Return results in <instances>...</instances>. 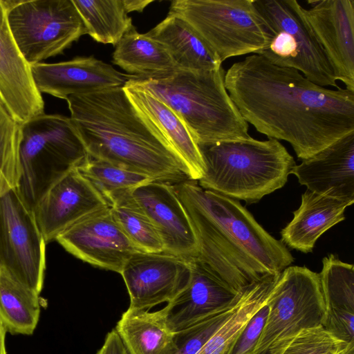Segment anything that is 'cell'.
<instances>
[{
	"mask_svg": "<svg viewBox=\"0 0 354 354\" xmlns=\"http://www.w3.org/2000/svg\"><path fill=\"white\" fill-rule=\"evenodd\" d=\"M225 86L248 123L288 142L301 160L354 131V91L320 86L260 55L233 64Z\"/></svg>",
	"mask_w": 354,
	"mask_h": 354,
	"instance_id": "6da1fadb",
	"label": "cell"
},
{
	"mask_svg": "<svg viewBox=\"0 0 354 354\" xmlns=\"http://www.w3.org/2000/svg\"><path fill=\"white\" fill-rule=\"evenodd\" d=\"M174 187L194 227L198 257L239 290L281 272L294 257L238 200L187 180Z\"/></svg>",
	"mask_w": 354,
	"mask_h": 354,
	"instance_id": "7a4b0ae2",
	"label": "cell"
},
{
	"mask_svg": "<svg viewBox=\"0 0 354 354\" xmlns=\"http://www.w3.org/2000/svg\"><path fill=\"white\" fill-rule=\"evenodd\" d=\"M66 100L89 157L156 181L174 185L190 179L183 162L140 115L123 86Z\"/></svg>",
	"mask_w": 354,
	"mask_h": 354,
	"instance_id": "3957f363",
	"label": "cell"
},
{
	"mask_svg": "<svg viewBox=\"0 0 354 354\" xmlns=\"http://www.w3.org/2000/svg\"><path fill=\"white\" fill-rule=\"evenodd\" d=\"M225 74L221 66L205 71L177 69L160 79L135 80L178 115L197 144L250 139L248 123L226 90Z\"/></svg>",
	"mask_w": 354,
	"mask_h": 354,
	"instance_id": "277c9868",
	"label": "cell"
},
{
	"mask_svg": "<svg viewBox=\"0 0 354 354\" xmlns=\"http://www.w3.org/2000/svg\"><path fill=\"white\" fill-rule=\"evenodd\" d=\"M197 145L204 165L198 185L249 204L282 188L296 165L286 147L274 138Z\"/></svg>",
	"mask_w": 354,
	"mask_h": 354,
	"instance_id": "5b68a950",
	"label": "cell"
},
{
	"mask_svg": "<svg viewBox=\"0 0 354 354\" xmlns=\"http://www.w3.org/2000/svg\"><path fill=\"white\" fill-rule=\"evenodd\" d=\"M89 156L70 118L41 113L21 124L20 177L17 187L32 209L66 171Z\"/></svg>",
	"mask_w": 354,
	"mask_h": 354,
	"instance_id": "8992f818",
	"label": "cell"
},
{
	"mask_svg": "<svg viewBox=\"0 0 354 354\" xmlns=\"http://www.w3.org/2000/svg\"><path fill=\"white\" fill-rule=\"evenodd\" d=\"M169 14L185 19L221 61L266 48L274 32L254 0H175Z\"/></svg>",
	"mask_w": 354,
	"mask_h": 354,
	"instance_id": "52a82bcc",
	"label": "cell"
},
{
	"mask_svg": "<svg viewBox=\"0 0 354 354\" xmlns=\"http://www.w3.org/2000/svg\"><path fill=\"white\" fill-rule=\"evenodd\" d=\"M274 32L260 55L273 64L302 73L320 86L339 88L333 68L308 26L296 0H254Z\"/></svg>",
	"mask_w": 354,
	"mask_h": 354,
	"instance_id": "ba28073f",
	"label": "cell"
},
{
	"mask_svg": "<svg viewBox=\"0 0 354 354\" xmlns=\"http://www.w3.org/2000/svg\"><path fill=\"white\" fill-rule=\"evenodd\" d=\"M267 304L268 316L252 354H269L301 330L323 325L326 307L319 273L305 266L286 268Z\"/></svg>",
	"mask_w": 354,
	"mask_h": 354,
	"instance_id": "9c48e42d",
	"label": "cell"
},
{
	"mask_svg": "<svg viewBox=\"0 0 354 354\" xmlns=\"http://www.w3.org/2000/svg\"><path fill=\"white\" fill-rule=\"evenodd\" d=\"M6 10L14 40L30 66L62 53L86 34L72 0L16 1Z\"/></svg>",
	"mask_w": 354,
	"mask_h": 354,
	"instance_id": "30bf717a",
	"label": "cell"
},
{
	"mask_svg": "<svg viewBox=\"0 0 354 354\" xmlns=\"http://www.w3.org/2000/svg\"><path fill=\"white\" fill-rule=\"evenodd\" d=\"M46 245L33 209L17 187L0 197V268L39 294L46 270Z\"/></svg>",
	"mask_w": 354,
	"mask_h": 354,
	"instance_id": "8fae6325",
	"label": "cell"
},
{
	"mask_svg": "<svg viewBox=\"0 0 354 354\" xmlns=\"http://www.w3.org/2000/svg\"><path fill=\"white\" fill-rule=\"evenodd\" d=\"M109 207L102 194L75 167L48 188L32 209L48 243L75 223Z\"/></svg>",
	"mask_w": 354,
	"mask_h": 354,
	"instance_id": "7c38bea8",
	"label": "cell"
},
{
	"mask_svg": "<svg viewBox=\"0 0 354 354\" xmlns=\"http://www.w3.org/2000/svg\"><path fill=\"white\" fill-rule=\"evenodd\" d=\"M187 286L158 313L167 328L176 333L234 304L243 295L198 257L189 259Z\"/></svg>",
	"mask_w": 354,
	"mask_h": 354,
	"instance_id": "4fadbf2b",
	"label": "cell"
},
{
	"mask_svg": "<svg viewBox=\"0 0 354 354\" xmlns=\"http://www.w3.org/2000/svg\"><path fill=\"white\" fill-rule=\"evenodd\" d=\"M67 252L102 269L121 273L139 251L115 220L110 207L75 223L56 238Z\"/></svg>",
	"mask_w": 354,
	"mask_h": 354,
	"instance_id": "5bb4252c",
	"label": "cell"
},
{
	"mask_svg": "<svg viewBox=\"0 0 354 354\" xmlns=\"http://www.w3.org/2000/svg\"><path fill=\"white\" fill-rule=\"evenodd\" d=\"M189 259L167 253L137 252L120 273L129 298V308L148 310L172 300L188 283Z\"/></svg>",
	"mask_w": 354,
	"mask_h": 354,
	"instance_id": "9a60e30c",
	"label": "cell"
},
{
	"mask_svg": "<svg viewBox=\"0 0 354 354\" xmlns=\"http://www.w3.org/2000/svg\"><path fill=\"white\" fill-rule=\"evenodd\" d=\"M304 17L330 64L337 80L354 91V1H308Z\"/></svg>",
	"mask_w": 354,
	"mask_h": 354,
	"instance_id": "2e32d148",
	"label": "cell"
},
{
	"mask_svg": "<svg viewBox=\"0 0 354 354\" xmlns=\"http://www.w3.org/2000/svg\"><path fill=\"white\" fill-rule=\"evenodd\" d=\"M131 194L156 227L165 253L187 259L199 256L194 227L174 185L151 180Z\"/></svg>",
	"mask_w": 354,
	"mask_h": 354,
	"instance_id": "e0dca14e",
	"label": "cell"
},
{
	"mask_svg": "<svg viewBox=\"0 0 354 354\" xmlns=\"http://www.w3.org/2000/svg\"><path fill=\"white\" fill-rule=\"evenodd\" d=\"M30 66L40 93L64 100L70 95L123 86L135 79L134 75L122 73L93 56L55 64L39 62Z\"/></svg>",
	"mask_w": 354,
	"mask_h": 354,
	"instance_id": "ac0fdd59",
	"label": "cell"
},
{
	"mask_svg": "<svg viewBox=\"0 0 354 354\" xmlns=\"http://www.w3.org/2000/svg\"><path fill=\"white\" fill-rule=\"evenodd\" d=\"M0 99L19 124L44 113L31 66L24 59L10 30L7 10L0 0Z\"/></svg>",
	"mask_w": 354,
	"mask_h": 354,
	"instance_id": "d6986e66",
	"label": "cell"
},
{
	"mask_svg": "<svg viewBox=\"0 0 354 354\" xmlns=\"http://www.w3.org/2000/svg\"><path fill=\"white\" fill-rule=\"evenodd\" d=\"M291 174L307 189L354 203V131L296 165Z\"/></svg>",
	"mask_w": 354,
	"mask_h": 354,
	"instance_id": "ffe728a7",
	"label": "cell"
},
{
	"mask_svg": "<svg viewBox=\"0 0 354 354\" xmlns=\"http://www.w3.org/2000/svg\"><path fill=\"white\" fill-rule=\"evenodd\" d=\"M123 88L147 123L161 136L186 167L191 180H200L204 165L196 142L183 121L166 104L131 79Z\"/></svg>",
	"mask_w": 354,
	"mask_h": 354,
	"instance_id": "44dd1931",
	"label": "cell"
},
{
	"mask_svg": "<svg viewBox=\"0 0 354 354\" xmlns=\"http://www.w3.org/2000/svg\"><path fill=\"white\" fill-rule=\"evenodd\" d=\"M319 273L326 307L323 326L354 346V266L333 254L322 259Z\"/></svg>",
	"mask_w": 354,
	"mask_h": 354,
	"instance_id": "7402d4cb",
	"label": "cell"
},
{
	"mask_svg": "<svg viewBox=\"0 0 354 354\" xmlns=\"http://www.w3.org/2000/svg\"><path fill=\"white\" fill-rule=\"evenodd\" d=\"M353 203L306 190L293 218L281 231V242L301 252H312L317 240L344 220L345 209Z\"/></svg>",
	"mask_w": 354,
	"mask_h": 354,
	"instance_id": "603a6c76",
	"label": "cell"
},
{
	"mask_svg": "<svg viewBox=\"0 0 354 354\" xmlns=\"http://www.w3.org/2000/svg\"><path fill=\"white\" fill-rule=\"evenodd\" d=\"M146 34L163 46L178 69L205 71L222 66L218 55L196 31L176 15L168 13Z\"/></svg>",
	"mask_w": 354,
	"mask_h": 354,
	"instance_id": "cb8c5ba5",
	"label": "cell"
},
{
	"mask_svg": "<svg viewBox=\"0 0 354 354\" xmlns=\"http://www.w3.org/2000/svg\"><path fill=\"white\" fill-rule=\"evenodd\" d=\"M113 63L134 80H157L178 69L163 46L134 26L115 45Z\"/></svg>",
	"mask_w": 354,
	"mask_h": 354,
	"instance_id": "d4e9b609",
	"label": "cell"
},
{
	"mask_svg": "<svg viewBox=\"0 0 354 354\" xmlns=\"http://www.w3.org/2000/svg\"><path fill=\"white\" fill-rule=\"evenodd\" d=\"M129 354H172L173 333L158 311L128 308L115 328Z\"/></svg>",
	"mask_w": 354,
	"mask_h": 354,
	"instance_id": "484cf974",
	"label": "cell"
},
{
	"mask_svg": "<svg viewBox=\"0 0 354 354\" xmlns=\"http://www.w3.org/2000/svg\"><path fill=\"white\" fill-rule=\"evenodd\" d=\"M39 294L0 268V318L12 334L31 335L40 314Z\"/></svg>",
	"mask_w": 354,
	"mask_h": 354,
	"instance_id": "4316f807",
	"label": "cell"
},
{
	"mask_svg": "<svg viewBox=\"0 0 354 354\" xmlns=\"http://www.w3.org/2000/svg\"><path fill=\"white\" fill-rule=\"evenodd\" d=\"M85 28L95 41L115 46L133 26L124 0H72Z\"/></svg>",
	"mask_w": 354,
	"mask_h": 354,
	"instance_id": "83f0119b",
	"label": "cell"
},
{
	"mask_svg": "<svg viewBox=\"0 0 354 354\" xmlns=\"http://www.w3.org/2000/svg\"><path fill=\"white\" fill-rule=\"evenodd\" d=\"M131 192L118 196L110 203L115 220L139 251L164 252L163 243L156 227L133 198Z\"/></svg>",
	"mask_w": 354,
	"mask_h": 354,
	"instance_id": "f1b7e54d",
	"label": "cell"
},
{
	"mask_svg": "<svg viewBox=\"0 0 354 354\" xmlns=\"http://www.w3.org/2000/svg\"><path fill=\"white\" fill-rule=\"evenodd\" d=\"M77 168L109 205L118 196L153 180L145 174L91 157Z\"/></svg>",
	"mask_w": 354,
	"mask_h": 354,
	"instance_id": "f546056e",
	"label": "cell"
},
{
	"mask_svg": "<svg viewBox=\"0 0 354 354\" xmlns=\"http://www.w3.org/2000/svg\"><path fill=\"white\" fill-rule=\"evenodd\" d=\"M20 140L21 124L0 99V197L18 185Z\"/></svg>",
	"mask_w": 354,
	"mask_h": 354,
	"instance_id": "4dcf8cb0",
	"label": "cell"
},
{
	"mask_svg": "<svg viewBox=\"0 0 354 354\" xmlns=\"http://www.w3.org/2000/svg\"><path fill=\"white\" fill-rule=\"evenodd\" d=\"M354 346L337 338L322 325L302 329L269 354H347Z\"/></svg>",
	"mask_w": 354,
	"mask_h": 354,
	"instance_id": "1f68e13d",
	"label": "cell"
},
{
	"mask_svg": "<svg viewBox=\"0 0 354 354\" xmlns=\"http://www.w3.org/2000/svg\"><path fill=\"white\" fill-rule=\"evenodd\" d=\"M241 298L234 304L196 324L178 332L174 333V351L172 354H196L234 312Z\"/></svg>",
	"mask_w": 354,
	"mask_h": 354,
	"instance_id": "d6a6232c",
	"label": "cell"
},
{
	"mask_svg": "<svg viewBox=\"0 0 354 354\" xmlns=\"http://www.w3.org/2000/svg\"><path fill=\"white\" fill-rule=\"evenodd\" d=\"M268 313L266 301L250 317L225 354H252L263 331Z\"/></svg>",
	"mask_w": 354,
	"mask_h": 354,
	"instance_id": "836d02e7",
	"label": "cell"
},
{
	"mask_svg": "<svg viewBox=\"0 0 354 354\" xmlns=\"http://www.w3.org/2000/svg\"><path fill=\"white\" fill-rule=\"evenodd\" d=\"M97 354H129L120 337L114 328L106 336L102 348Z\"/></svg>",
	"mask_w": 354,
	"mask_h": 354,
	"instance_id": "e575fe53",
	"label": "cell"
},
{
	"mask_svg": "<svg viewBox=\"0 0 354 354\" xmlns=\"http://www.w3.org/2000/svg\"><path fill=\"white\" fill-rule=\"evenodd\" d=\"M153 1L151 0H124L127 12H142Z\"/></svg>",
	"mask_w": 354,
	"mask_h": 354,
	"instance_id": "d590c367",
	"label": "cell"
},
{
	"mask_svg": "<svg viewBox=\"0 0 354 354\" xmlns=\"http://www.w3.org/2000/svg\"><path fill=\"white\" fill-rule=\"evenodd\" d=\"M6 329L5 326L0 318V354H7L6 345H5V337L6 334Z\"/></svg>",
	"mask_w": 354,
	"mask_h": 354,
	"instance_id": "8d00e7d4",
	"label": "cell"
},
{
	"mask_svg": "<svg viewBox=\"0 0 354 354\" xmlns=\"http://www.w3.org/2000/svg\"><path fill=\"white\" fill-rule=\"evenodd\" d=\"M347 354H354V351H351V352L348 353Z\"/></svg>",
	"mask_w": 354,
	"mask_h": 354,
	"instance_id": "74e56055",
	"label": "cell"
}]
</instances>
